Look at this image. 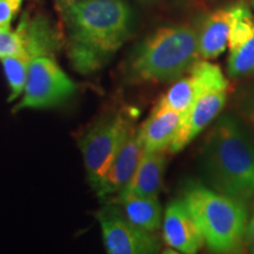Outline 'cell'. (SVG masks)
<instances>
[{
    "mask_svg": "<svg viewBox=\"0 0 254 254\" xmlns=\"http://www.w3.org/2000/svg\"><path fill=\"white\" fill-rule=\"evenodd\" d=\"M72 67L99 71L134 34L138 19L126 0H55Z\"/></svg>",
    "mask_w": 254,
    "mask_h": 254,
    "instance_id": "1",
    "label": "cell"
},
{
    "mask_svg": "<svg viewBox=\"0 0 254 254\" xmlns=\"http://www.w3.org/2000/svg\"><path fill=\"white\" fill-rule=\"evenodd\" d=\"M200 165L211 189L247 201L254 196V132L238 117L221 116L202 145Z\"/></svg>",
    "mask_w": 254,
    "mask_h": 254,
    "instance_id": "2",
    "label": "cell"
},
{
    "mask_svg": "<svg viewBox=\"0 0 254 254\" xmlns=\"http://www.w3.org/2000/svg\"><path fill=\"white\" fill-rule=\"evenodd\" d=\"M200 59L198 31L189 24L159 27L134 47L125 74L135 84H164L182 78Z\"/></svg>",
    "mask_w": 254,
    "mask_h": 254,
    "instance_id": "3",
    "label": "cell"
},
{
    "mask_svg": "<svg viewBox=\"0 0 254 254\" xmlns=\"http://www.w3.org/2000/svg\"><path fill=\"white\" fill-rule=\"evenodd\" d=\"M184 201L211 252H243L249 222L246 201L200 184L189 185Z\"/></svg>",
    "mask_w": 254,
    "mask_h": 254,
    "instance_id": "4",
    "label": "cell"
},
{
    "mask_svg": "<svg viewBox=\"0 0 254 254\" xmlns=\"http://www.w3.org/2000/svg\"><path fill=\"white\" fill-rule=\"evenodd\" d=\"M136 117L134 109H123L98 120L82 136L80 147L85 170L94 190L110 170Z\"/></svg>",
    "mask_w": 254,
    "mask_h": 254,
    "instance_id": "5",
    "label": "cell"
},
{
    "mask_svg": "<svg viewBox=\"0 0 254 254\" xmlns=\"http://www.w3.org/2000/svg\"><path fill=\"white\" fill-rule=\"evenodd\" d=\"M56 56L40 53L32 57L23 97L14 106V112L59 106L77 92V84L60 67Z\"/></svg>",
    "mask_w": 254,
    "mask_h": 254,
    "instance_id": "6",
    "label": "cell"
},
{
    "mask_svg": "<svg viewBox=\"0 0 254 254\" xmlns=\"http://www.w3.org/2000/svg\"><path fill=\"white\" fill-rule=\"evenodd\" d=\"M105 249L110 254H152L160 250L154 232L135 226L117 206L109 205L98 212Z\"/></svg>",
    "mask_w": 254,
    "mask_h": 254,
    "instance_id": "7",
    "label": "cell"
},
{
    "mask_svg": "<svg viewBox=\"0 0 254 254\" xmlns=\"http://www.w3.org/2000/svg\"><path fill=\"white\" fill-rule=\"evenodd\" d=\"M211 88H228L220 66L207 60H198L187 73L174 81L158 101V106L185 114L199 95Z\"/></svg>",
    "mask_w": 254,
    "mask_h": 254,
    "instance_id": "8",
    "label": "cell"
},
{
    "mask_svg": "<svg viewBox=\"0 0 254 254\" xmlns=\"http://www.w3.org/2000/svg\"><path fill=\"white\" fill-rule=\"evenodd\" d=\"M228 88H211L196 98L190 110L182 117L173 141L172 153L180 152L219 116L227 101Z\"/></svg>",
    "mask_w": 254,
    "mask_h": 254,
    "instance_id": "9",
    "label": "cell"
},
{
    "mask_svg": "<svg viewBox=\"0 0 254 254\" xmlns=\"http://www.w3.org/2000/svg\"><path fill=\"white\" fill-rule=\"evenodd\" d=\"M144 151L145 147L139 134V127L134 124L127 133L110 170L101 179L99 185L95 187L97 194L103 199L117 193L119 194L132 179Z\"/></svg>",
    "mask_w": 254,
    "mask_h": 254,
    "instance_id": "10",
    "label": "cell"
},
{
    "mask_svg": "<svg viewBox=\"0 0 254 254\" xmlns=\"http://www.w3.org/2000/svg\"><path fill=\"white\" fill-rule=\"evenodd\" d=\"M163 237L171 249L184 254H194L205 240L192 213L183 200H173L165 211Z\"/></svg>",
    "mask_w": 254,
    "mask_h": 254,
    "instance_id": "11",
    "label": "cell"
},
{
    "mask_svg": "<svg viewBox=\"0 0 254 254\" xmlns=\"http://www.w3.org/2000/svg\"><path fill=\"white\" fill-rule=\"evenodd\" d=\"M233 5L215 9L207 14L198 31V50L201 59L218 58L228 46L231 24L233 20Z\"/></svg>",
    "mask_w": 254,
    "mask_h": 254,
    "instance_id": "12",
    "label": "cell"
},
{
    "mask_svg": "<svg viewBox=\"0 0 254 254\" xmlns=\"http://www.w3.org/2000/svg\"><path fill=\"white\" fill-rule=\"evenodd\" d=\"M182 114L176 111L155 105L147 119L139 127V134L146 151H160L170 148Z\"/></svg>",
    "mask_w": 254,
    "mask_h": 254,
    "instance_id": "13",
    "label": "cell"
},
{
    "mask_svg": "<svg viewBox=\"0 0 254 254\" xmlns=\"http://www.w3.org/2000/svg\"><path fill=\"white\" fill-rule=\"evenodd\" d=\"M165 166H166V150H145L132 179L122 192L158 196L163 186Z\"/></svg>",
    "mask_w": 254,
    "mask_h": 254,
    "instance_id": "14",
    "label": "cell"
},
{
    "mask_svg": "<svg viewBox=\"0 0 254 254\" xmlns=\"http://www.w3.org/2000/svg\"><path fill=\"white\" fill-rule=\"evenodd\" d=\"M117 201L122 206L125 217L135 226L150 232H155L161 226L163 209L158 196L120 192Z\"/></svg>",
    "mask_w": 254,
    "mask_h": 254,
    "instance_id": "15",
    "label": "cell"
},
{
    "mask_svg": "<svg viewBox=\"0 0 254 254\" xmlns=\"http://www.w3.org/2000/svg\"><path fill=\"white\" fill-rule=\"evenodd\" d=\"M30 60L31 57L25 50L20 55L8 57V58L1 60L2 67H4L6 79H7L9 86L8 101L18 99L23 94L27 80Z\"/></svg>",
    "mask_w": 254,
    "mask_h": 254,
    "instance_id": "16",
    "label": "cell"
},
{
    "mask_svg": "<svg viewBox=\"0 0 254 254\" xmlns=\"http://www.w3.org/2000/svg\"><path fill=\"white\" fill-rule=\"evenodd\" d=\"M233 20L228 36L230 52L239 49L254 33V20L249 6L245 2H238L233 5Z\"/></svg>",
    "mask_w": 254,
    "mask_h": 254,
    "instance_id": "17",
    "label": "cell"
},
{
    "mask_svg": "<svg viewBox=\"0 0 254 254\" xmlns=\"http://www.w3.org/2000/svg\"><path fill=\"white\" fill-rule=\"evenodd\" d=\"M227 72L232 78L254 74V33L239 49L230 52Z\"/></svg>",
    "mask_w": 254,
    "mask_h": 254,
    "instance_id": "18",
    "label": "cell"
},
{
    "mask_svg": "<svg viewBox=\"0 0 254 254\" xmlns=\"http://www.w3.org/2000/svg\"><path fill=\"white\" fill-rule=\"evenodd\" d=\"M234 109L238 118L254 132V79L238 90Z\"/></svg>",
    "mask_w": 254,
    "mask_h": 254,
    "instance_id": "19",
    "label": "cell"
},
{
    "mask_svg": "<svg viewBox=\"0 0 254 254\" xmlns=\"http://www.w3.org/2000/svg\"><path fill=\"white\" fill-rule=\"evenodd\" d=\"M24 51V37L20 28L0 27V60L20 55Z\"/></svg>",
    "mask_w": 254,
    "mask_h": 254,
    "instance_id": "20",
    "label": "cell"
},
{
    "mask_svg": "<svg viewBox=\"0 0 254 254\" xmlns=\"http://www.w3.org/2000/svg\"><path fill=\"white\" fill-rule=\"evenodd\" d=\"M24 0H0V27H9Z\"/></svg>",
    "mask_w": 254,
    "mask_h": 254,
    "instance_id": "21",
    "label": "cell"
},
{
    "mask_svg": "<svg viewBox=\"0 0 254 254\" xmlns=\"http://www.w3.org/2000/svg\"><path fill=\"white\" fill-rule=\"evenodd\" d=\"M246 246L251 253H254V205H253L252 215H251V219L249 220V222H247Z\"/></svg>",
    "mask_w": 254,
    "mask_h": 254,
    "instance_id": "22",
    "label": "cell"
},
{
    "mask_svg": "<svg viewBox=\"0 0 254 254\" xmlns=\"http://www.w3.org/2000/svg\"><path fill=\"white\" fill-rule=\"evenodd\" d=\"M176 5L183 8H195L199 6V0H173Z\"/></svg>",
    "mask_w": 254,
    "mask_h": 254,
    "instance_id": "23",
    "label": "cell"
},
{
    "mask_svg": "<svg viewBox=\"0 0 254 254\" xmlns=\"http://www.w3.org/2000/svg\"><path fill=\"white\" fill-rule=\"evenodd\" d=\"M139 2L142 5H146V6H153L155 4H158L159 0H138Z\"/></svg>",
    "mask_w": 254,
    "mask_h": 254,
    "instance_id": "24",
    "label": "cell"
},
{
    "mask_svg": "<svg viewBox=\"0 0 254 254\" xmlns=\"http://www.w3.org/2000/svg\"><path fill=\"white\" fill-rule=\"evenodd\" d=\"M250 1H251V5H252L254 7V0H250Z\"/></svg>",
    "mask_w": 254,
    "mask_h": 254,
    "instance_id": "25",
    "label": "cell"
}]
</instances>
